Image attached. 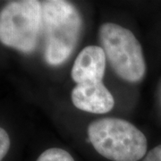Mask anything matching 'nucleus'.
<instances>
[{"instance_id":"obj_8","label":"nucleus","mask_w":161,"mask_h":161,"mask_svg":"<svg viewBox=\"0 0 161 161\" xmlns=\"http://www.w3.org/2000/svg\"><path fill=\"white\" fill-rule=\"evenodd\" d=\"M10 149V138L4 128L0 129V159L2 160Z\"/></svg>"},{"instance_id":"obj_6","label":"nucleus","mask_w":161,"mask_h":161,"mask_svg":"<svg viewBox=\"0 0 161 161\" xmlns=\"http://www.w3.org/2000/svg\"><path fill=\"white\" fill-rule=\"evenodd\" d=\"M106 54L101 47L88 46L78 54L71 76L77 84L101 82L106 70Z\"/></svg>"},{"instance_id":"obj_5","label":"nucleus","mask_w":161,"mask_h":161,"mask_svg":"<svg viewBox=\"0 0 161 161\" xmlns=\"http://www.w3.org/2000/svg\"><path fill=\"white\" fill-rule=\"evenodd\" d=\"M72 101L78 109L105 114L113 109L115 100L102 82H87L77 84L72 92Z\"/></svg>"},{"instance_id":"obj_4","label":"nucleus","mask_w":161,"mask_h":161,"mask_svg":"<svg viewBox=\"0 0 161 161\" xmlns=\"http://www.w3.org/2000/svg\"><path fill=\"white\" fill-rule=\"evenodd\" d=\"M42 27V5L36 0L9 2L0 13V40L24 53L36 48Z\"/></svg>"},{"instance_id":"obj_2","label":"nucleus","mask_w":161,"mask_h":161,"mask_svg":"<svg viewBox=\"0 0 161 161\" xmlns=\"http://www.w3.org/2000/svg\"><path fill=\"white\" fill-rule=\"evenodd\" d=\"M89 140L98 154L112 161H138L146 155L148 142L128 121L105 117L88 125Z\"/></svg>"},{"instance_id":"obj_7","label":"nucleus","mask_w":161,"mask_h":161,"mask_svg":"<svg viewBox=\"0 0 161 161\" xmlns=\"http://www.w3.org/2000/svg\"><path fill=\"white\" fill-rule=\"evenodd\" d=\"M37 161H75L70 153L60 148H50L41 153Z\"/></svg>"},{"instance_id":"obj_3","label":"nucleus","mask_w":161,"mask_h":161,"mask_svg":"<svg viewBox=\"0 0 161 161\" xmlns=\"http://www.w3.org/2000/svg\"><path fill=\"white\" fill-rule=\"evenodd\" d=\"M98 38L111 67L120 78L129 82L143 78L146 64L142 46L130 30L106 23L99 27Z\"/></svg>"},{"instance_id":"obj_1","label":"nucleus","mask_w":161,"mask_h":161,"mask_svg":"<svg viewBox=\"0 0 161 161\" xmlns=\"http://www.w3.org/2000/svg\"><path fill=\"white\" fill-rule=\"evenodd\" d=\"M41 5L44 58L47 64L58 65L75 49L82 27L81 16L75 6L66 1L48 0L41 2Z\"/></svg>"},{"instance_id":"obj_9","label":"nucleus","mask_w":161,"mask_h":161,"mask_svg":"<svg viewBox=\"0 0 161 161\" xmlns=\"http://www.w3.org/2000/svg\"><path fill=\"white\" fill-rule=\"evenodd\" d=\"M143 161H161V145H158L150 150Z\"/></svg>"}]
</instances>
